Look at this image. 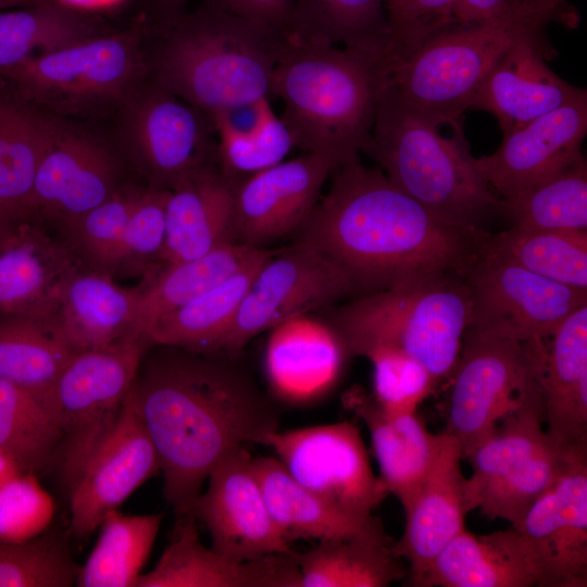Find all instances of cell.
I'll list each match as a JSON object with an SVG mask.
<instances>
[{
    "label": "cell",
    "instance_id": "d6986e66",
    "mask_svg": "<svg viewBox=\"0 0 587 587\" xmlns=\"http://www.w3.org/2000/svg\"><path fill=\"white\" fill-rule=\"evenodd\" d=\"M207 480L192 512L208 528L215 551L237 561L295 552L270 514L248 448L227 455Z\"/></svg>",
    "mask_w": 587,
    "mask_h": 587
},
{
    "label": "cell",
    "instance_id": "ba28073f",
    "mask_svg": "<svg viewBox=\"0 0 587 587\" xmlns=\"http://www.w3.org/2000/svg\"><path fill=\"white\" fill-rule=\"evenodd\" d=\"M550 21L509 5L497 17L438 34L411 55L386 65V79L411 105L461 121L474 92L500 58L520 40L545 35Z\"/></svg>",
    "mask_w": 587,
    "mask_h": 587
},
{
    "label": "cell",
    "instance_id": "8d00e7d4",
    "mask_svg": "<svg viewBox=\"0 0 587 587\" xmlns=\"http://www.w3.org/2000/svg\"><path fill=\"white\" fill-rule=\"evenodd\" d=\"M273 253L267 250L187 304L159 317L147 332V339L152 345L217 352L218 345L228 330L254 275Z\"/></svg>",
    "mask_w": 587,
    "mask_h": 587
},
{
    "label": "cell",
    "instance_id": "60d3db41",
    "mask_svg": "<svg viewBox=\"0 0 587 587\" xmlns=\"http://www.w3.org/2000/svg\"><path fill=\"white\" fill-rule=\"evenodd\" d=\"M163 515L109 512L99 538L83 566L78 587H135L158 536Z\"/></svg>",
    "mask_w": 587,
    "mask_h": 587
},
{
    "label": "cell",
    "instance_id": "5b68a950",
    "mask_svg": "<svg viewBox=\"0 0 587 587\" xmlns=\"http://www.w3.org/2000/svg\"><path fill=\"white\" fill-rule=\"evenodd\" d=\"M449 121L404 101L387 79L366 151L402 192L451 223L483 228L504 215L507 203L475 165L462 125L442 135Z\"/></svg>",
    "mask_w": 587,
    "mask_h": 587
},
{
    "label": "cell",
    "instance_id": "d4e9b609",
    "mask_svg": "<svg viewBox=\"0 0 587 587\" xmlns=\"http://www.w3.org/2000/svg\"><path fill=\"white\" fill-rule=\"evenodd\" d=\"M458 442L439 433L432 470L410 509L404 512L401 538L392 544L397 557L409 563V586L420 579L437 554L462 530L469 513L465 501V476Z\"/></svg>",
    "mask_w": 587,
    "mask_h": 587
},
{
    "label": "cell",
    "instance_id": "1f68e13d",
    "mask_svg": "<svg viewBox=\"0 0 587 587\" xmlns=\"http://www.w3.org/2000/svg\"><path fill=\"white\" fill-rule=\"evenodd\" d=\"M252 467L270 514L287 542L387 535L378 517H358L340 511L298 483L277 458H252Z\"/></svg>",
    "mask_w": 587,
    "mask_h": 587
},
{
    "label": "cell",
    "instance_id": "c3c4849f",
    "mask_svg": "<svg viewBox=\"0 0 587 587\" xmlns=\"http://www.w3.org/2000/svg\"><path fill=\"white\" fill-rule=\"evenodd\" d=\"M170 190L143 188L125 227L114 272L148 275L161 265Z\"/></svg>",
    "mask_w": 587,
    "mask_h": 587
},
{
    "label": "cell",
    "instance_id": "f1b7e54d",
    "mask_svg": "<svg viewBox=\"0 0 587 587\" xmlns=\"http://www.w3.org/2000/svg\"><path fill=\"white\" fill-rule=\"evenodd\" d=\"M539 587V570L513 526L478 535L466 528L433 560L416 587Z\"/></svg>",
    "mask_w": 587,
    "mask_h": 587
},
{
    "label": "cell",
    "instance_id": "2e32d148",
    "mask_svg": "<svg viewBox=\"0 0 587 587\" xmlns=\"http://www.w3.org/2000/svg\"><path fill=\"white\" fill-rule=\"evenodd\" d=\"M122 185L115 153L83 122L47 114L46 145L34 184L35 216L63 227Z\"/></svg>",
    "mask_w": 587,
    "mask_h": 587
},
{
    "label": "cell",
    "instance_id": "e575fe53",
    "mask_svg": "<svg viewBox=\"0 0 587 587\" xmlns=\"http://www.w3.org/2000/svg\"><path fill=\"white\" fill-rule=\"evenodd\" d=\"M76 352L51 314L0 317V378L27 389L49 409L53 385Z\"/></svg>",
    "mask_w": 587,
    "mask_h": 587
},
{
    "label": "cell",
    "instance_id": "3957f363",
    "mask_svg": "<svg viewBox=\"0 0 587 587\" xmlns=\"http://www.w3.org/2000/svg\"><path fill=\"white\" fill-rule=\"evenodd\" d=\"M151 28L148 77L210 120L268 100L285 36L215 0Z\"/></svg>",
    "mask_w": 587,
    "mask_h": 587
},
{
    "label": "cell",
    "instance_id": "9a60e30c",
    "mask_svg": "<svg viewBox=\"0 0 587 587\" xmlns=\"http://www.w3.org/2000/svg\"><path fill=\"white\" fill-rule=\"evenodd\" d=\"M465 279L471 296L465 330L484 336L544 340L587 304V290L552 282L486 252Z\"/></svg>",
    "mask_w": 587,
    "mask_h": 587
},
{
    "label": "cell",
    "instance_id": "7a4b0ae2",
    "mask_svg": "<svg viewBox=\"0 0 587 587\" xmlns=\"http://www.w3.org/2000/svg\"><path fill=\"white\" fill-rule=\"evenodd\" d=\"M332 174L298 240L338 267L354 292L373 294L432 273L465 277L484 255L490 233L437 216L380 168L355 159Z\"/></svg>",
    "mask_w": 587,
    "mask_h": 587
},
{
    "label": "cell",
    "instance_id": "e0dca14e",
    "mask_svg": "<svg viewBox=\"0 0 587 587\" xmlns=\"http://www.w3.org/2000/svg\"><path fill=\"white\" fill-rule=\"evenodd\" d=\"M516 529L535 557L539 587L587 586V448L570 453Z\"/></svg>",
    "mask_w": 587,
    "mask_h": 587
},
{
    "label": "cell",
    "instance_id": "9c48e42d",
    "mask_svg": "<svg viewBox=\"0 0 587 587\" xmlns=\"http://www.w3.org/2000/svg\"><path fill=\"white\" fill-rule=\"evenodd\" d=\"M538 377L466 457L472 466L464 487L469 512L479 509L485 517L514 528L576 450L563 451L548 436Z\"/></svg>",
    "mask_w": 587,
    "mask_h": 587
},
{
    "label": "cell",
    "instance_id": "8992f818",
    "mask_svg": "<svg viewBox=\"0 0 587 587\" xmlns=\"http://www.w3.org/2000/svg\"><path fill=\"white\" fill-rule=\"evenodd\" d=\"M325 310V322L349 357L380 348L400 350L424 365L438 386L451 379L458 366L471 296L465 277L440 272Z\"/></svg>",
    "mask_w": 587,
    "mask_h": 587
},
{
    "label": "cell",
    "instance_id": "484cf974",
    "mask_svg": "<svg viewBox=\"0 0 587 587\" xmlns=\"http://www.w3.org/2000/svg\"><path fill=\"white\" fill-rule=\"evenodd\" d=\"M346 348L325 322L310 314L296 316L271 329L264 369L273 397L304 405L325 397L337 384Z\"/></svg>",
    "mask_w": 587,
    "mask_h": 587
},
{
    "label": "cell",
    "instance_id": "680465c9",
    "mask_svg": "<svg viewBox=\"0 0 587 587\" xmlns=\"http://www.w3.org/2000/svg\"><path fill=\"white\" fill-rule=\"evenodd\" d=\"M49 1H55V0H0V11H4L10 8H25V7H32L36 4H40L43 2Z\"/></svg>",
    "mask_w": 587,
    "mask_h": 587
},
{
    "label": "cell",
    "instance_id": "f546056e",
    "mask_svg": "<svg viewBox=\"0 0 587 587\" xmlns=\"http://www.w3.org/2000/svg\"><path fill=\"white\" fill-rule=\"evenodd\" d=\"M140 292L141 285L125 288L111 274L80 265L65 283L51 315L76 351L140 338L135 333Z\"/></svg>",
    "mask_w": 587,
    "mask_h": 587
},
{
    "label": "cell",
    "instance_id": "8fae6325",
    "mask_svg": "<svg viewBox=\"0 0 587 587\" xmlns=\"http://www.w3.org/2000/svg\"><path fill=\"white\" fill-rule=\"evenodd\" d=\"M115 116L118 141L149 187L171 190L187 176L217 164L211 120L149 77Z\"/></svg>",
    "mask_w": 587,
    "mask_h": 587
},
{
    "label": "cell",
    "instance_id": "4dcf8cb0",
    "mask_svg": "<svg viewBox=\"0 0 587 587\" xmlns=\"http://www.w3.org/2000/svg\"><path fill=\"white\" fill-rule=\"evenodd\" d=\"M344 402L365 423L379 466L378 477L407 512L432 470L439 434L429 433L416 412L388 414L362 391L347 394Z\"/></svg>",
    "mask_w": 587,
    "mask_h": 587
},
{
    "label": "cell",
    "instance_id": "4316f807",
    "mask_svg": "<svg viewBox=\"0 0 587 587\" xmlns=\"http://www.w3.org/2000/svg\"><path fill=\"white\" fill-rule=\"evenodd\" d=\"M538 382L548 436L563 451L587 447V304L545 339Z\"/></svg>",
    "mask_w": 587,
    "mask_h": 587
},
{
    "label": "cell",
    "instance_id": "db71d44e",
    "mask_svg": "<svg viewBox=\"0 0 587 587\" xmlns=\"http://www.w3.org/2000/svg\"><path fill=\"white\" fill-rule=\"evenodd\" d=\"M153 17L152 25H161L177 17L183 13L185 4L189 0H145Z\"/></svg>",
    "mask_w": 587,
    "mask_h": 587
},
{
    "label": "cell",
    "instance_id": "11a10c76",
    "mask_svg": "<svg viewBox=\"0 0 587 587\" xmlns=\"http://www.w3.org/2000/svg\"><path fill=\"white\" fill-rule=\"evenodd\" d=\"M564 0H508V5L527 9L555 20Z\"/></svg>",
    "mask_w": 587,
    "mask_h": 587
},
{
    "label": "cell",
    "instance_id": "277c9868",
    "mask_svg": "<svg viewBox=\"0 0 587 587\" xmlns=\"http://www.w3.org/2000/svg\"><path fill=\"white\" fill-rule=\"evenodd\" d=\"M385 82L378 55L286 38L271 95L284 103L280 118L295 146L325 157L335 171L366 153Z\"/></svg>",
    "mask_w": 587,
    "mask_h": 587
},
{
    "label": "cell",
    "instance_id": "603a6c76",
    "mask_svg": "<svg viewBox=\"0 0 587 587\" xmlns=\"http://www.w3.org/2000/svg\"><path fill=\"white\" fill-rule=\"evenodd\" d=\"M554 55L546 35L520 40L489 71L467 110L492 114L505 136L587 92L551 71L546 60Z\"/></svg>",
    "mask_w": 587,
    "mask_h": 587
},
{
    "label": "cell",
    "instance_id": "ab89813d",
    "mask_svg": "<svg viewBox=\"0 0 587 587\" xmlns=\"http://www.w3.org/2000/svg\"><path fill=\"white\" fill-rule=\"evenodd\" d=\"M485 252L552 282L587 290V229L511 225L490 235Z\"/></svg>",
    "mask_w": 587,
    "mask_h": 587
},
{
    "label": "cell",
    "instance_id": "6f0895ef",
    "mask_svg": "<svg viewBox=\"0 0 587 587\" xmlns=\"http://www.w3.org/2000/svg\"><path fill=\"white\" fill-rule=\"evenodd\" d=\"M21 472L15 463L0 451V483Z\"/></svg>",
    "mask_w": 587,
    "mask_h": 587
},
{
    "label": "cell",
    "instance_id": "6da1fadb",
    "mask_svg": "<svg viewBox=\"0 0 587 587\" xmlns=\"http://www.w3.org/2000/svg\"><path fill=\"white\" fill-rule=\"evenodd\" d=\"M154 346L130 397L157 451L163 495L182 515L222 460L278 429L279 413L240 357Z\"/></svg>",
    "mask_w": 587,
    "mask_h": 587
},
{
    "label": "cell",
    "instance_id": "7402d4cb",
    "mask_svg": "<svg viewBox=\"0 0 587 587\" xmlns=\"http://www.w3.org/2000/svg\"><path fill=\"white\" fill-rule=\"evenodd\" d=\"M135 587H302L297 553L237 561L199 536L196 515H176L170 544L155 566L141 573Z\"/></svg>",
    "mask_w": 587,
    "mask_h": 587
},
{
    "label": "cell",
    "instance_id": "44dd1931",
    "mask_svg": "<svg viewBox=\"0 0 587 587\" xmlns=\"http://www.w3.org/2000/svg\"><path fill=\"white\" fill-rule=\"evenodd\" d=\"M333 171L325 157L305 152L238 183L234 198L235 242L261 248L297 233Z\"/></svg>",
    "mask_w": 587,
    "mask_h": 587
},
{
    "label": "cell",
    "instance_id": "ac0fdd59",
    "mask_svg": "<svg viewBox=\"0 0 587 587\" xmlns=\"http://www.w3.org/2000/svg\"><path fill=\"white\" fill-rule=\"evenodd\" d=\"M587 92L503 136L489 155L475 158L484 179L509 202L585 160Z\"/></svg>",
    "mask_w": 587,
    "mask_h": 587
},
{
    "label": "cell",
    "instance_id": "681fc988",
    "mask_svg": "<svg viewBox=\"0 0 587 587\" xmlns=\"http://www.w3.org/2000/svg\"><path fill=\"white\" fill-rule=\"evenodd\" d=\"M458 0H385L389 39L384 65L402 60L455 26Z\"/></svg>",
    "mask_w": 587,
    "mask_h": 587
},
{
    "label": "cell",
    "instance_id": "30bf717a",
    "mask_svg": "<svg viewBox=\"0 0 587 587\" xmlns=\"http://www.w3.org/2000/svg\"><path fill=\"white\" fill-rule=\"evenodd\" d=\"M148 346L140 337L77 351L55 380L49 407L61 430L58 454L68 489L116 425Z\"/></svg>",
    "mask_w": 587,
    "mask_h": 587
},
{
    "label": "cell",
    "instance_id": "7c38bea8",
    "mask_svg": "<svg viewBox=\"0 0 587 587\" xmlns=\"http://www.w3.org/2000/svg\"><path fill=\"white\" fill-rule=\"evenodd\" d=\"M544 359L545 339L519 342L464 332L444 429L458 442L463 460L538 377Z\"/></svg>",
    "mask_w": 587,
    "mask_h": 587
},
{
    "label": "cell",
    "instance_id": "7dc6e473",
    "mask_svg": "<svg viewBox=\"0 0 587 587\" xmlns=\"http://www.w3.org/2000/svg\"><path fill=\"white\" fill-rule=\"evenodd\" d=\"M365 358L373 365L372 398L388 414L416 412L437 388L426 367L403 351L380 348Z\"/></svg>",
    "mask_w": 587,
    "mask_h": 587
},
{
    "label": "cell",
    "instance_id": "ffe728a7",
    "mask_svg": "<svg viewBox=\"0 0 587 587\" xmlns=\"http://www.w3.org/2000/svg\"><path fill=\"white\" fill-rule=\"evenodd\" d=\"M161 471L157 451L130 392L110 435L97 448L70 489V530L87 540L104 516Z\"/></svg>",
    "mask_w": 587,
    "mask_h": 587
},
{
    "label": "cell",
    "instance_id": "83f0119b",
    "mask_svg": "<svg viewBox=\"0 0 587 587\" xmlns=\"http://www.w3.org/2000/svg\"><path fill=\"white\" fill-rule=\"evenodd\" d=\"M237 184L218 164L187 176L168 192L166 238L161 264L185 262L235 242L234 198Z\"/></svg>",
    "mask_w": 587,
    "mask_h": 587
},
{
    "label": "cell",
    "instance_id": "d590c367",
    "mask_svg": "<svg viewBox=\"0 0 587 587\" xmlns=\"http://www.w3.org/2000/svg\"><path fill=\"white\" fill-rule=\"evenodd\" d=\"M97 16L57 1L0 11V77L28 59L110 33Z\"/></svg>",
    "mask_w": 587,
    "mask_h": 587
},
{
    "label": "cell",
    "instance_id": "4fadbf2b",
    "mask_svg": "<svg viewBox=\"0 0 587 587\" xmlns=\"http://www.w3.org/2000/svg\"><path fill=\"white\" fill-rule=\"evenodd\" d=\"M349 278L311 245L274 252L258 270L217 352L240 357L257 335L353 294Z\"/></svg>",
    "mask_w": 587,
    "mask_h": 587
},
{
    "label": "cell",
    "instance_id": "cb8c5ba5",
    "mask_svg": "<svg viewBox=\"0 0 587 587\" xmlns=\"http://www.w3.org/2000/svg\"><path fill=\"white\" fill-rule=\"evenodd\" d=\"M79 266L70 243L34 217L14 220L0 237V317L51 314Z\"/></svg>",
    "mask_w": 587,
    "mask_h": 587
},
{
    "label": "cell",
    "instance_id": "f6af8a7d",
    "mask_svg": "<svg viewBox=\"0 0 587 587\" xmlns=\"http://www.w3.org/2000/svg\"><path fill=\"white\" fill-rule=\"evenodd\" d=\"M143 188L122 186L102 203L85 212L64 227L73 251L93 268L114 272L124 232Z\"/></svg>",
    "mask_w": 587,
    "mask_h": 587
},
{
    "label": "cell",
    "instance_id": "9f6ffc18",
    "mask_svg": "<svg viewBox=\"0 0 587 587\" xmlns=\"http://www.w3.org/2000/svg\"><path fill=\"white\" fill-rule=\"evenodd\" d=\"M71 9L92 14L93 12L108 9L122 0H55Z\"/></svg>",
    "mask_w": 587,
    "mask_h": 587
},
{
    "label": "cell",
    "instance_id": "7bdbcfd3",
    "mask_svg": "<svg viewBox=\"0 0 587 587\" xmlns=\"http://www.w3.org/2000/svg\"><path fill=\"white\" fill-rule=\"evenodd\" d=\"M505 203V216L514 226L587 229L586 161Z\"/></svg>",
    "mask_w": 587,
    "mask_h": 587
},
{
    "label": "cell",
    "instance_id": "91938a15",
    "mask_svg": "<svg viewBox=\"0 0 587 587\" xmlns=\"http://www.w3.org/2000/svg\"><path fill=\"white\" fill-rule=\"evenodd\" d=\"M14 220L0 208V237L7 232Z\"/></svg>",
    "mask_w": 587,
    "mask_h": 587
},
{
    "label": "cell",
    "instance_id": "f35d334b",
    "mask_svg": "<svg viewBox=\"0 0 587 587\" xmlns=\"http://www.w3.org/2000/svg\"><path fill=\"white\" fill-rule=\"evenodd\" d=\"M287 38L383 58L389 39L385 0H292Z\"/></svg>",
    "mask_w": 587,
    "mask_h": 587
},
{
    "label": "cell",
    "instance_id": "5bb4252c",
    "mask_svg": "<svg viewBox=\"0 0 587 587\" xmlns=\"http://www.w3.org/2000/svg\"><path fill=\"white\" fill-rule=\"evenodd\" d=\"M270 447L302 486L340 511L372 516L389 495L375 476L360 430L348 421L266 434Z\"/></svg>",
    "mask_w": 587,
    "mask_h": 587
},
{
    "label": "cell",
    "instance_id": "bcb514c9",
    "mask_svg": "<svg viewBox=\"0 0 587 587\" xmlns=\"http://www.w3.org/2000/svg\"><path fill=\"white\" fill-rule=\"evenodd\" d=\"M214 129L218 136V167L236 184L280 163L296 147L289 129L272 110L252 129L236 130L224 126Z\"/></svg>",
    "mask_w": 587,
    "mask_h": 587
},
{
    "label": "cell",
    "instance_id": "d6a6232c",
    "mask_svg": "<svg viewBox=\"0 0 587 587\" xmlns=\"http://www.w3.org/2000/svg\"><path fill=\"white\" fill-rule=\"evenodd\" d=\"M47 134V114L0 83V208L13 220L35 217L34 184Z\"/></svg>",
    "mask_w": 587,
    "mask_h": 587
},
{
    "label": "cell",
    "instance_id": "52a82bcc",
    "mask_svg": "<svg viewBox=\"0 0 587 587\" xmlns=\"http://www.w3.org/2000/svg\"><path fill=\"white\" fill-rule=\"evenodd\" d=\"M150 26L141 20L123 30L35 55L0 78L22 100L51 116L85 122L115 115L148 78Z\"/></svg>",
    "mask_w": 587,
    "mask_h": 587
},
{
    "label": "cell",
    "instance_id": "f907efd6",
    "mask_svg": "<svg viewBox=\"0 0 587 587\" xmlns=\"http://www.w3.org/2000/svg\"><path fill=\"white\" fill-rule=\"evenodd\" d=\"M53 514V499L36 474L18 472L0 483L1 541L21 542L45 533Z\"/></svg>",
    "mask_w": 587,
    "mask_h": 587
},
{
    "label": "cell",
    "instance_id": "74e56055",
    "mask_svg": "<svg viewBox=\"0 0 587 587\" xmlns=\"http://www.w3.org/2000/svg\"><path fill=\"white\" fill-rule=\"evenodd\" d=\"M388 536L320 541L297 553L302 587H386L408 571Z\"/></svg>",
    "mask_w": 587,
    "mask_h": 587
},
{
    "label": "cell",
    "instance_id": "816d5d0a",
    "mask_svg": "<svg viewBox=\"0 0 587 587\" xmlns=\"http://www.w3.org/2000/svg\"><path fill=\"white\" fill-rule=\"evenodd\" d=\"M228 12L288 37L292 0H215Z\"/></svg>",
    "mask_w": 587,
    "mask_h": 587
},
{
    "label": "cell",
    "instance_id": "f5cc1de1",
    "mask_svg": "<svg viewBox=\"0 0 587 587\" xmlns=\"http://www.w3.org/2000/svg\"><path fill=\"white\" fill-rule=\"evenodd\" d=\"M508 9V0H458L455 25L465 26L490 20L503 14Z\"/></svg>",
    "mask_w": 587,
    "mask_h": 587
},
{
    "label": "cell",
    "instance_id": "b9f144b4",
    "mask_svg": "<svg viewBox=\"0 0 587 587\" xmlns=\"http://www.w3.org/2000/svg\"><path fill=\"white\" fill-rule=\"evenodd\" d=\"M60 442L52 411L27 389L0 378V451L21 472L37 474L58 454Z\"/></svg>",
    "mask_w": 587,
    "mask_h": 587
},
{
    "label": "cell",
    "instance_id": "ee69618b",
    "mask_svg": "<svg viewBox=\"0 0 587 587\" xmlns=\"http://www.w3.org/2000/svg\"><path fill=\"white\" fill-rule=\"evenodd\" d=\"M78 571L57 536L42 533L21 542L0 540V587H70Z\"/></svg>",
    "mask_w": 587,
    "mask_h": 587
},
{
    "label": "cell",
    "instance_id": "836d02e7",
    "mask_svg": "<svg viewBox=\"0 0 587 587\" xmlns=\"http://www.w3.org/2000/svg\"><path fill=\"white\" fill-rule=\"evenodd\" d=\"M266 251L262 248L230 243L198 259L161 264L146 276L141 285L135 324L136 335L146 337L159 317L187 304Z\"/></svg>",
    "mask_w": 587,
    "mask_h": 587
}]
</instances>
